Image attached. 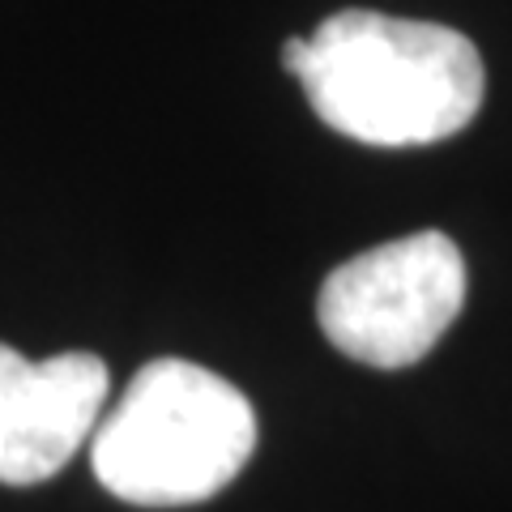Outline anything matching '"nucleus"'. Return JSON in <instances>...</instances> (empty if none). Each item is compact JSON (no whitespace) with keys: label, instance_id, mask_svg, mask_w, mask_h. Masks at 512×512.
<instances>
[{"label":"nucleus","instance_id":"nucleus-2","mask_svg":"<svg viewBox=\"0 0 512 512\" xmlns=\"http://www.w3.org/2000/svg\"><path fill=\"white\" fill-rule=\"evenodd\" d=\"M252 448L256 414L231 380L188 359H154L94 427L90 466L124 504L180 508L231 487Z\"/></svg>","mask_w":512,"mask_h":512},{"label":"nucleus","instance_id":"nucleus-1","mask_svg":"<svg viewBox=\"0 0 512 512\" xmlns=\"http://www.w3.org/2000/svg\"><path fill=\"white\" fill-rule=\"evenodd\" d=\"M282 64L333 133L363 146H436L483 107L478 47L453 26L342 9L312 39H286Z\"/></svg>","mask_w":512,"mask_h":512},{"label":"nucleus","instance_id":"nucleus-3","mask_svg":"<svg viewBox=\"0 0 512 512\" xmlns=\"http://www.w3.org/2000/svg\"><path fill=\"white\" fill-rule=\"evenodd\" d=\"M461 303V248L444 231H414L333 269L316 295V320L346 359L397 372L431 355Z\"/></svg>","mask_w":512,"mask_h":512},{"label":"nucleus","instance_id":"nucleus-4","mask_svg":"<svg viewBox=\"0 0 512 512\" xmlns=\"http://www.w3.org/2000/svg\"><path fill=\"white\" fill-rule=\"evenodd\" d=\"M107 389L99 355L26 359L0 342V483L30 487L60 474L99 427Z\"/></svg>","mask_w":512,"mask_h":512}]
</instances>
